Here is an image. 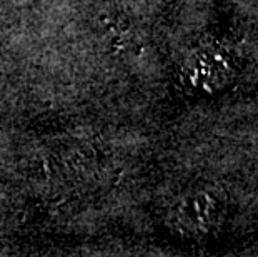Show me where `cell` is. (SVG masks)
<instances>
[{
	"mask_svg": "<svg viewBox=\"0 0 258 257\" xmlns=\"http://www.w3.org/2000/svg\"><path fill=\"white\" fill-rule=\"evenodd\" d=\"M230 57L223 56L220 52L215 50H207L202 54H197L195 59L190 62L191 74L195 75L194 79L197 84L202 85H213V82L217 84H223L227 77L232 72L230 67Z\"/></svg>",
	"mask_w": 258,
	"mask_h": 257,
	"instance_id": "1",
	"label": "cell"
},
{
	"mask_svg": "<svg viewBox=\"0 0 258 257\" xmlns=\"http://www.w3.org/2000/svg\"><path fill=\"white\" fill-rule=\"evenodd\" d=\"M217 209H218L217 199H212V195L202 192L194 195V199L183 202L180 216L188 222L186 226L202 229L210 226V222L217 214Z\"/></svg>",
	"mask_w": 258,
	"mask_h": 257,
	"instance_id": "2",
	"label": "cell"
}]
</instances>
